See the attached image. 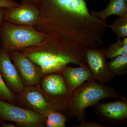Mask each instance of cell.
<instances>
[{"label": "cell", "instance_id": "obj_8", "mask_svg": "<svg viewBox=\"0 0 127 127\" xmlns=\"http://www.w3.org/2000/svg\"><path fill=\"white\" fill-rule=\"evenodd\" d=\"M106 49L87 47L86 53L87 63L93 79L102 84L109 83L116 76L108 68Z\"/></svg>", "mask_w": 127, "mask_h": 127}, {"label": "cell", "instance_id": "obj_2", "mask_svg": "<svg viewBox=\"0 0 127 127\" xmlns=\"http://www.w3.org/2000/svg\"><path fill=\"white\" fill-rule=\"evenodd\" d=\"M45 33L43 42L19 51L39 66L44 75L60 73L69 64L89 70L86 59L88 46L56 32Z\"/></svg>", "mask_w": 127, "mask_h": 127}, {"label": "cell", "instance_id": "obj_21", "mask_svg": "<svg viewBox=\"0 0 127 127\" xmlns=\"http://www.w3.org/2000/svg\"><path fill=\"white\" fill-rule=\"evenodd\" d=\"M20 4L13 0H0V7L11 8L18 6Z\"/></svg>", "mask_w": 127, "mask_h": 127}, {"label": "cell", "instance_id": "obj_24", "mask_svg": "<svg viewBox=\"0 0 127 127\" xmlns=\"http://www.w3.org/2000/svg\"><path fill=\"white\" fill-rule=\"evenodd\" d=\"M31 0L33 1V2H34V3H36V2L37 1V0Z\"/></svg>", "mask_w": 127, "mask_h": 127}, {"label": "cell", "instance_id": "obj_17", "mask_svg": "<svg viewBox=\"0 0 127 127\" xmlns=\"http://www.w3.org/2000/svg\"><path fill=\"white\" fill-rule=\"evenodd\" d=\"M108 27L116 34L117 39L127 37V14L119 17Z\"/></svg>", "mask_w": 127, "mask_h": 127}, {"label": "cell", "instance_id": "obj_19", "mask_svg": "<svg viewBox=\"0 0 127 127\" xmlns=\"http://www.w3.org/2000/svg\"><path fill=\"white\" fill-rule=\"evenodd\" d=\"M0 99L14 104L15 97L12 91L6 84L0 73Z\"/></svg>", "mask_w": 127, "mask_h": 127}, {"label": "cell", "instance_id": "obj_4", "mask_svg": "<svg viewBox=\"0 0 127 127\" xmlns=\"http://www.w3.org/2000/svg\"><path fill=\"white\" fill-rule=\"evenodd\" d=\"M46 34L33 26L17 25L3 21L0 27V42L9 51H19L43 42Z\"/></svg>", "mask_w": 127, "mask_h": 127}, {"label": "cell", "instance_id": "obj_14", "mask_svg": "<svg viewBox=\"0 0 127 127\" xmlns=\"http://www.w3.org/2000/svg\"><path fill=\"white\" fill-rule=\"evenodd\" d=\"M91 14L106 21L108 17L112 15L119 17L127 14V0H109L106 8L99 11H91Z\"/></svg>", "mask_w": 127, "mask_h": 127}, {"label": "cell", "instance_id": "obj_18", "mask_svg": "<svg viewBox=\"0 0 127 127\" xmlns=\"http://www.w3.org/2000/svg\"><path fill=\"white\" fill-rule=\"evenodd\" d=\"M67 120L66 117L63 113L53 111L47 116L45 125L47 127H64Z\"/></svg>", "mask_w": 127, "mask_h": 127}, {"label": "cell", "instance_id": "obj_25", "mask_svg": "<svg viewBox=\"0 0 127 127\" xmlns=\"http://www.w3.org/2000/svg\"><path fill=\"white\" fill-rule=\"evenodd\" d=\"M84 0L86 1H90L91 0Z\"/></svg>", "mask_w": 127, "mask_h": 127}, {"label": "cell", "instance_id": "obj_1", "mask_svg": "<svg viewBox=\"0 0 127 127\" xmlns=\"http://www.w3.org/2000/svg\"><path fill=\"white\" fill-rule=\"evenodd\" d=\"M34 4L40 12L35 25L38 31L56 32L88 47L102 45L108 24L91 14L86 1L37 0Z\"/></svg>", "mask_w": 127, "mask_h": 127}, {"label": "cell", "instance_id": "obj_16", "mask_svg": "<svg viewBox=\"0 0 127 127\" xmlns=\"http://www.w3.org/2000/svg\"><path fill=\"white\" fill-rule=\"evenodd\" d=\"M108 65L109 70L115 76L125 75L127 72V55L111 59L108 62Z\"/></svg>", "mask_w": 127, "mask_h": 127}, {"label": "cell", "instance_id": "obj_6", "mask_svg": "<svg viewBox=\"0 0 127 127\" xmlns=\"http://www.w3.org/2000/svg\"><path fill=\"white\" fill-rule=\"evenodd\" d=\"M0 118L24 127H43L46 117L0 99Z\"/></svg>", "mask_w": 127, "mask_h": 127}, {"label": "cell", "instance_id": "obj_23", "mask_svg": "<svg viewBox=\"0 0 127 127\" xmlns=\"http://www.w3.org/2000/svg\"><path fill=\"white\" fill-rule=\"evenodd\" d=\"M4 127H15V125L12 123H3L2 125Z\"/></svg>", "mask_w": 127, "mask_h": 127}, {"label": "cell", "instance_id": "obj_15", "mask_svg": "<svg viewBox=\"0 0 127 127\" xmlns=\"http://www.w3.org/2000/svg\"><path fill=\"white\" fill-rule=\"evenodd\" d=\"M117 39L116 42L112 43L106 49L105 54L107 59L127 55V37Z\"/></svg>", "mask_w": 127, "mask_h": 127}, {"label": "cell", "instance_id": "obj_22", "mask_svg": "<svg viewBox=\"0 0 127 127\" xmlns=\"http://www.w3.org/2000/svg\"><path fill=\"white\" fill-rule=\"evenodd\" d=\"M5 8L0 7V27L3 21L4 20V16Z\"/></svg>", "mask_w": 127, "mask_h": 127}, {"label": "cell", "instance_id": "obj_10", "mask_svg": "<svg viewBox=\"0 0 127 127\" xmlns=\"http://www.w3.org/2000/svg\"><path fill=\"white\" fill-rule=\"evenodd\" d=\"M20 94L24 104L29 109L37 113L47 117L50 113L58 111L55 105L39 87L26 86Z\"/></svg>", "mask_w": 127, "mask_h": 127}, {"label": "cell", "instance_id": "obj_20", "mask_svg": "<svg viewBox=\"0 0 127 127\" xmlns=\"http://www.w3.org/2000/svg\"><path fill=\"white\" fill-rule=\"evenodd\" d=\"M71 127H107L104 124H101L100 123L95 121H86L81 122L77 125H72Z\"/></svg>", "mask_w": 127, "mask_h": 127}, {"label": "cell", "instance_id": "obj_11", "mask_svg": "<svg viewBox=\"0 0 127 127\" xmlns=\"http://www.w3.org/2000/svg\"><path fill=\"white\" fill-rule=\"evenodd\" d=\"M39 10L31 0H23L20 5L5 8L4 21L17 25L33 26L36 23Z\"/></svg>", "mask_w": 127, "mask_h": 127}, {"label": "cell", "instance_id": "obj_9", "mask_svg": "<svg viewBox=\"0 0 127 127\" xmlns=\"http://www.w3.org/2000/svg\"><path fill=\"white\" fill-rule=\"evenodd\" d=\"M9 52L25 86H36L40 83L44 75L39 66L20 51Z\"/></svg>", "mask_w": 127, "mask_h": 127}, {"label": "cell", "instance_id": "obj_12", "mask_svg": "<svg viewBox=\"0 0 127 127\" xmlns=\"http://www.w3.org/2000/svg\"><path fill=\"white\" fill-rule=\"evenodd\" d=\"M0 73L7 86L12 92L20 94L25 86L14 63L9 51L0 48Z\"/></svg>", "mask_w": 127, "mask_h": 127}, {"label": "cell", "instance_id": "obj_7", "mask_svg": "<svg viewBox=\"0 0 127 127\" xmlns=\"http://www.w3.org/2000/svg\"><path fill=\"white\" fill-rule=\"evenodd\" d=\"M116 99L110 102H99L91 107L107 127L127 123V100L124 97Z\"/></svg>", "mask_w": 127, "mask_h": 127}, {"label": "cell", "instance_id": "obj_13", "mask_svg": "<svg viewBox=\"0 0 127 127\" xmlns=\"http://www.w3.org/2000/svg\"><path fill=\"white\" fill-rule=\"evenodd\" d=\"M60 73L64 78L70 95L85 82L93 79L91 71L82 67H73L68 65Z\"/></svg>", "mask_w": 127, "mask_h": 127}, {"label": "cell", "instance_id": "obj_5", "mask_svg": "<svg viewBox=\"0 0 127 127\" xmlns=\"http://www.w3.org/2000/svg\"><path fill=\"white\" fill-rule=\"evenodd\" d=\"M41 82V88L58 111L66 115L71 95L62 74L59 72L47 74Z\"/></svg>", "mask_w": 127, "mask_h": 127}, {"label": "cell", "instance_id": "obj_3", "mask_svg": "<svg viewBox=\"0 0 127 127\" xmlns=\"http://www.w3.org/2000/svg\"><path fill=\"white\" fill-rule=\"evenodd\" d=\"M115 89L94 79L85 82L71 95L67 118H76L81 123L86 120V109L105 98H122Z\"/></svg>", "mask_w": 127, "mask_h": 127}]
</instances>
